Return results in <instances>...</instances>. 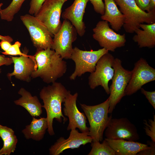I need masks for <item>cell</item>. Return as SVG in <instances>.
I'll return each mask as SVG.
<instances>
[{
  "label": "cell",
  "mask_w": 155,
  "mask_h": 155,
  "mask_svg": "<svg viewBox=\"0 0 155 155\" xmlns=\"http://www.w3.org/2000/svg\"><path fill=\"white\" fill-rule=\"evenodd\" d=\"M20 18L28 30L36 50L51 49L53 36L42 22L35 16L29 14L21 16Z\"/></svg>",
  "instance_id": "7"
},
{
  "label": "cell",
  "mask_w": 155,
  "mask_h": 155,
  "mask_svg": "<svg viewBox=\"0 0 155 155\" xmlns=\"http://www.w3.org/2000/svg\"><path fill=\"white\" fill-rule=\"evenodd\" d=\"M113 68L114 74L109 88L110 101L108 113H111L116 105L125 96V91L131 78L132 72L125 69L122 61L118 58H115Z\"/></svg>",
  "instance_id": "5"
},
{
  "label": "cell",
  "mask_w": 155,
  "mask_h": 155,
  "mask_svg": "<svg viewBox=\"0 0 155 155\" xmlns=\"http://www.w3.org/2000/svg\"><path fill=\"white\" fill-rule=\"evenodd\" d=\"M105 131L106 138L137 141L140 137L135 126L127 118L109 120Z\"/></svg>",
  "instance_id": "13"
},
{
  "label": "cell",
  "mask_w": 155,
  "mask_h": 155,
  "mask_svg": "<svg viewBox=\"0 0 155 155\" xmlns=\"http://www.w3.org/2000/svg\"><path fill=\"white\" fill-rule=\"evenodd\" d=\"M105 11L101 18L109 22L112 28L118 31L123 26L125 17L118 8L114 0H104Z\"/></svg>",
  "instance_id": "20"
},
{
  "label": "cell",
  "mask_w": 155,
  "mask_h": 155,
  "mask_svg": "<svg viewBox=\"0 0 155 155\" xmlns=\"http://www.w3.org/2000/svg\"><path fill=\"white\" fill-rule=\"evenodd\" d=\"M149 9L150 11L155 9V0H150Z\"/></svg>",
  "instance_id": "37"
},
{
  "label": "cell",
  "mask_w": 155,
  "mask_h": 155,
  "mask_svg": "<svg viewBox=\"0 0 155 155\" xmlns=\"http://www.w3.org/2000/svg\"><path fill=\"white\" fill-rule=\"evenodd\" d=\"M93 38L102 48L108 51L114 52L117 48L125 45L126 42L125 34L121 35L111 29L108 22L105 20L99 21L93 29Z\"/></svg>",
  "instance_id": "11"
},
{
  "label": "cell",
  "mask_w": 155,
  "mask_h": 155,
  "mask_svg": "<svg viewBox=\"0 0 155 155\" xmlns=\"http://www.w3.org/2000/svg\"><path fill=\"white\" fill-rule=\"evenodd\" d=\"M18 139L15 134L3 141V146L0 150V155H9L15 150Z\"/></svg>",
  "instance_id": "25"
},
{
  "label": "cell",
  "mask_w": 155,
  "mask_h": 155,
  "mask_svg": "<svg viewBox=\"0 0 155 155\" xmlns=\"http://www.w3.org/2000/svg\"><path fill=\"white\" fill-rule=\"evenodd\" d=\"M14 63V70L8 73L7 76L10 80L12 76L20 80L30 82L32 73L36 70L33 61L30 57L25 56L14 57L10 56Z\"/></svg>",
  "instance_id": "17"
},
{
  "label": "cell",
  "mask_w": 155,
  "mask_h": 155,
  "mask_svg": "<svg viewBox=\"0 0 155 155\" xmlns=\"http://www.w3.org/2000/svg\"><path fill=\"white\" fill-rule=\"evenodd\" d=\"M45 0H31L29 13L30 15L36 16Z\"/></svg>",
  "instance_id": "28"
},
{
  "label": "cell",
  "mask_w": 155,
  "mask_h": 155,
  "mask_svg": "<svg viewBox=\"0 0 155 155\" xmlns=\"http://www.w3.org/2000/svg\"><path fill=\"white\" fill-rule=\"evenodd\" d=\"M67 0H45L35 16L54 36L61 28L62 9Z\"/></svg>",
  "instance_id": "10"
},
{
  "label": "cell",
  "mask_w": 155,
  "mask_h": 155,
  "mask_svg": "<svg viewBox=\"0 0 155 155\" xmlns=\"http://www.w3.org/2000/svg\"><path fill=\"white\" fill-rule=\"evenodd\" d=\"M143 123L146 135L150 137L152 141L155 142V115L153 114V119H149L148 121L144 120Z\"/></svg>",
  "instance_id": "27"
},
{
  "label": "cell",
  "mask_w": 155,
  "mask_h": 155,
  "mask_svg": "<svg viewBox=\"0 0 155 155\" xmlns=\"http://www.w3.org/2000/svg\"><path fill=\"white\" fill-rule=\"evenodd\" d=\"M3 3H0V9H1V6L3 5Z\"/></svg>",
  "instance_id": "38"
},
{
  "label": "cell",
  "mask_w": 155,
  "mask_h": 155,
  "mask_svg": "<svg viewBox=\"0 0 155 155\" xmlns=\"http://www.w3.org/2000/svg\"><path fill=\"white\" fill-rule=\"evenodd\" d=\"M0 40H5L11 43L13 41V38L9 36H3L0 35Z\"/></svg>",
  "instance_id": "36"
},
{
  "label": "cell",
  "mask_w": 155,
  "mask_h": 155,
  "mask_svg": "<svg viewBox=\"0 0 155 155\" xmlns=\"http://www.w3.org/2000/svg\"><path fill=\"white\" fill-rule=\"evenodd\" d=\"M109 104V97L104 102L96 105L80 104L89 123L88 135L92 137V141L101 142L103 140L104 132L112 117L111 115L108 116Z\"/></svg>",
  "instance_id": "3"
},
{
  "label": "cell",
  "mask_w": 155,
  "mask_h": 155,
  "mask_svg": "<svg viewBox=\"0 0 155 155\" xmlns=\"http://www.w3.org/2000/svg\"><path fill=\"white\" fill-rule=\"evenodd\" d=\"M11 45L10 42L5 40H1L0 42V46L4 51L8 50Z\"/></svg>",
  "instance_id": "35"
},
{
  "label": "cell",
  "mask_w": 155,
  "mask_h": 155,
  "mask_svg": "<svg viewBox=\"0 0 155 155\" xmlns=\"http://www.w3.org/2000/svg\"><path fill=\"white\" fill-rule=\"evenodd\" d=\"M69 92L61 83L55 82L51 85L44 87L40 92V97L44 103L42 106L46 113L47 131L50 135H55L53 127L54 119L60 123L63 121L65 123L67 120V118L63 114L62 104Z\"/></svg>",
  "instance_id": "1"
},
{
  "label": "cell",
  "mask_w": 155,
  "mask_h": 155,
  "mask_svg": "<svg viewBox=\"0 0 155 155\" xmlns=\"http://www.w3.org/2000/svg\"><path fill=\"white\" fill-rule=\"evenodd\" d=\"M125 17L123 26L125 32L133 33L140 24L155 23V9L146 12L139 8L134 0H114Z\"/></svg>",
  "instance_id": "4"
},
{
  "label": "cell",
  "mask_w": 155,
  "mask_h": 155,
  "mask_svg": "<svg viewBox=\"0 0 155 155\" xmlns=\"http://www.w3.org/2000/svg\"><path fill=\"white\" fill-rule=\"evenodd\" d=\"M138 7L142 10L149 12V9L150 0H134Z\"/></svg>",
  "instance_id": "33"
},
{
  "label": "cell",
  "mask_w": 155,
  "mask_h": 155,
  "mask_svg": "<svg viewBox=\"0 0 155 155\" xmlns=\"http://www.w3.org/2000/svg\"><path fill=\"white\" fill-rule=\"evenodd\" d=\"M37 69L31 75L33 78H40L45 83H53L62 77L67 70V63L53 50H36L34 56Z\"/></svg>",
  "instance_id": "2"
},
{
  "label": "cell",
  "mask_w": 155,
  "mask_h": 155,
  "mask_svg": "<svg viewBox=\"0 0 155 155\" xmlns=\"http://www.w3.org/2000/svg\"><path fill=\"white\" fill-rule=\"evenodd\" d=\"M142 93L144 94L148 100L149 102L155 109V91H148L145 90L143 88L140 89Z\"/></svg>",
  "instance_id": "31"
},
{
  "label": "cell",
  "mask_w": 155,
  "mask_h": 155,
  "mask_svg": "<svg viewBox=\"0 0 155 155\" xmlns=\"http://www.w3.org/2000/svg\"><path fill=\"white\" fill-rule=\"evenodd\" d=\"M77 31L71 23L64 20L58 31L54 36L51 49L63 59H69L73 48L72 44L77 38Z\"/></svg>",
  "instance_id": "9"
},
{
  "label": "cell",
  "mask_w": 155,
  "mask_h": 155,
  "mask_svg": "<svg viewBox=\"0 0 155 155\" xmlns=\"http://www.w3.org/2000/svg\"><path fill=\"white\" fill-rule=\"evenodd\" d=\"M89 0H74L72 4L66 8L61 14L64 20H69L75 28L78 34L83 36L86 27L83 21L85 9Z\"/></svg>",
  "instance_id": "16"
},
{
  "label": "cell",
  "mask_w": 155,
  "mask_h": 155,
  "mask_svg": "<svg viewBox=\"0 0 155 155\" xmlns=\"http://www.w3.org/2000/svg\"><path fill=\"white\" fill-rule=\"evenodd\" d=\"M92 149L88 155H115V152L104 139L102 143L97 141L91 142Z\"/></svg>",
  "instance_id": "24"
},
{
  "label": "cell",
  "mask_w": 155,
  "mask_h": 155,
  "mask_svg": "<svg viewBox=\"0 0 155 155\" xmlns=\"http://www.w3.org/2000/svg\"><path fill=\"white\" fill-rule=\"evenodd\" d=\"M78 96L77 92L72 94L70 91L63 102L64 114L69 119L67 129L69 131L78 128L81 132L88 133L89 128L86 125V117L84 113L80 112L77 106Z\"/></svg>",
  "instance_id": "14"
},
{
  "label": "cell",
  "mask_w": 155,
  "mask_h": 155,
  "mask_svg": "<svg viewBox=\"0 0 155 155\" xmlns=\"http://www.w3.org/2000/svg\"><path fill=\"white\" fill-rule=\"evenodd\" d=\"M108 51L104 48L96 51H83L77 47L73 48L71 59L75 62V69L69 77L74 80L85 73H90L95 69L96 64L100 58Z\"/></svg>",
  "instance_id": "6"
},
{
  "label": "cell",
  "mask_w": 155,
  "mask_h": 155,
  "mask_svg": "<svg viewBox=\"0 0 155 155\" xmlns=\"http://www.w3.org/2000/svg\"><path fill=\"white\" fill-rule=\"evenodd\" d=\"M48 128L46 117L37 119L32 117L30 123L26 126L22 131L26 139L40 141L43 138Z\"/></svg>",
  "instance_id": "22"
},
{
  "label": "cell",
  "mask_w": 155,
  "mask_h": 155,
  "mask_svg": "<svg viewBox=\"0 0 155 155\" xmlns=\"http://www.w3.org/2000/svg\"><path fill=\"white\" fill-rule=\"evenodd\" d=\"M131 72V78L125 90V95L133 94L144 84L155 80V69L142 58L135 63Z\"/></svg>",
  "instance_id": "12"
},
{
  "label": "cell",
  "mask_w": 155,
  "mask_h": 155,
  "mask_svg": "<svg viewBox=\"0 0 155 155\" xmlns=\"http://www.w3.org/2000/svg\"><path fill=\"white\" fill-rule=\"evenodd\" d=\"M140 28L136 30V34L133 37V40L137 43L140 48H154L155 46V23L151 24H140Z\"/></svg>",
  "instance_id": "21"
},
{
  "label": "cell",
  "mask_w": 155,
  "mask_h": 155,
  "mask_svg": "<svg viewBox=\"0 0 155 155\" xmlns=\"http://www.w3.org/2000/svg\"><path fill=\"white\" fill-rule=\"evenodd\" d=\"M21 45L20 42L18 41H16L13 45H11L9 49L6 51L2 52V54L6 55H16L25 56L31 58L34 61L36 69H37V65L36 61L34 56L28 55L27 54L22 52L20 49Z\"/></svg>",
  "instance_id": "26"
},
{
  "label": "cell",
  "mask_w": 155,
  "mask_h": 155,
  "mask_svg": "<svg viewBox=\"0 0 155 155\" xmlns=\"http://www.w3.org/2000/svg\"><path fill=\"white\" fill-rule=\"evenodd\" d=\"M69 137L65 139L61 137L57 140L49 149L51 155H59L65 150L78 148L82 145L91 143L92 137L88 135V133H80L76 129L71 130Z\"/></svg>",
  "instance_id": "15"
},
{
  "label": "cell",
  "mask_w": 155,
  "mask_h": 155,
  "mask_svg": "<svg viewBox=\"0 0 155 155\" xmlns=\"http://www.w3.org/2000/svg\"><path fill=\"white\" fill-rule=\"evenodd\" d=\"M92 5L94 10L97 13L102 15L105 11V5L102 0H89Z\"/></svg>",
  "instance_id": "29"
},
{
  "label": "cell",
  "mask_w": 155,
  "mask_h": 155,
  "mask_svg": "<svg viewBox=\"0 0 155 155\" xmlns=\"http://www.w3.org/2000/svg\"><path fill=\"white\" fill-rule=\"evenodd\" d=\"M14 134V131L11 128L0 124V137L3 141Z\"/></svg>",
  "instance_id": "30"
},
{
  "label": "cell",
  "mask_w": 155,
  "mask_h": 155,
  "mask_svg": "<svg viewBox=\"0 0 155 155\" xmlns=\"http://www.w3.org/2000/svg\"><path fill=\"white\" fill-rule=\"evenodd\" d=\"M148 143L150 145V147L142 150L137 155H155V142L152 141H148Z\"/></svg>",
  "instance_id": "32"
},
{
  "label": "cell",
  "mask_w": 155,
  "mask_h": 155,
  "mask_svg": "<svg viewBox=\"0 0 155 155\" xmlns=\"http://www.w3.org/2000/svg\"><path fill=\"white\" fill-rule=\"evenodd\" d=\"M26 0H12L6 8L0 9V16L2 20L11 21L14 15L20 10L24 2Z\"/></svg>",
  "instance_id": "23"
},
{
  "label": "cell",
  "mask_w": 155,
  "mask_h": 155,
  "mask_svg": "<svg viewBox=\"0 0 155 155\" xmlns=\"http://www.w3.org/2000/svg\"><path fill=\"white\" fill-rule=\"evenodd\" d=\"M114 59L113 56L108 52L98 60L95 70L90 73L88 77V85L91 89H94L101 86L107 94H110L108 84L114 74L113 65Z\"/></svg>",
  "instance_id": "8"
},
{
  "label": "cell",
  "mask_w": 155,
  "mask_h": 155,
  "mask_svg": "<svg viewBox=\"0 0 155 155\" xmlns=\"http://www.w3.org/2000/svg\"><path fill=\"white\" fill-rule=\"evenodd\" d=\"M13 63V61L11 57H6L3 55H0V67L3 65H10ZM1 72V69H0V73Z\"/></svg>",
  "instance_id": "34"
},
{
  "label": "cell",
  "mask_w": 155,
  "mask_h": 155,
  "mask_svg": "<svg viewBox=\"0 0 155 155\" xmlns=\"http://www.w3.org/2000/svg\"><path fill=\"white\" fill-rule=\"evenodd\" d=\"M18 93L21 97L14 101L15 104L24 107L32 117L40 116L42 113V107L37 97L33 96L23 88L20 89Z\"/></svg>",
  "instance_id": "19"
},
{
  "label": "cell",
  "mask_w": 155,
  "mask_h": 155,
  "mask_svg": "<svg viewBox=\"0 0 155 155\" xmlns=\"http://www.w3.org/2000/svg\"><path fill=\"white\" fill-rule=\"evenodd\" d=\"M105 139L115 151V155H136L140 151L150 147L148 144L136 141Z\"/></svg>",
  "instance_id": "18"
}]
</instances>
